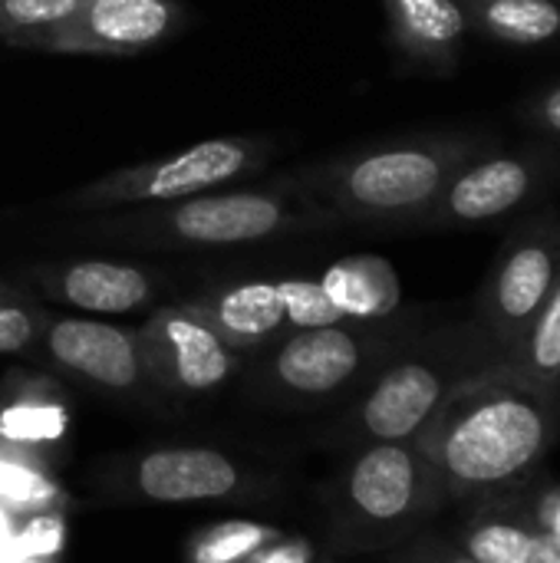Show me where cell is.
I'll use <instances>...</instances> for the list:
<instances>
[{"label": "cell", "mask_w": 560, "mask_h": 563, "mask_svg": "<svg viewBox=\"0 0 560 563\" xmlns=\"http://www.w3.org/2000/svg\"><path fill=\"white\" fill-rule=\"evenodd\" d=\"M139 343L149 383L178 396L215 393L228 386L241 366V353L215 333L191 300L155 310L139 327Z\"/></svg>", "instance_id": "cell-10"}, {"label": "cell", "mask_w": 560, "mask_h": 563, "mask_svg": "<svg viewBox=\"0 0 560 563\" xmlns=\"http://www.w3.org/2000/svg\"><path fill=\"white\" fill-rule=\"evenodd\" d=\"M469 515L455 534V544L475 563H525L535 544L531 482L512 492H498L465 505Z\"/></svg>", "instance_id": "cell-18"}, {"label": "cell", "mask_w": 560, "mask_h": 563, "mask_svg": "<svg viewBox=\"0 0 560 563\" xmlns=\"http://www.w3.org/2000/svg\"><path fill=\"white\" fill-rule=\"evenodd\" d=\"M320 287L347 320H386L399 313L403 287L396 267L380 254H350L320 274Z\"/></svg>", "instance_id": "cell-19"}, {"label": "cell", "mask_w": 560, "mask_h": 563, "mask_svg": "<svg viewBox=\"0 0 560 563\" xmlns=\"http://www.w3.org/2000/svg\"><path fill=\"white\" fill-rule=\"evenodd\" d=\"M498 369L538 389L560 393V280L521 333V340L505 353Z\"/></svg>", "instance_id": "cell-21"}, {"label": "cell", "mask_w": 560, "mask_h": 563, "mask_svg": "<svg viewBox=\"0 0 560 563\" xmlns=\"http://www.w3.org/2000/svg\"><path fill=\"white\" fill-rule=\"evenodd\" d=\"M521 119L545 139H558L560 142V82L535 92L525 106H521Z\"/></svg>", "instance_id": "cell-28"}, {"label": "cell", "mask_w": 560, "mask_h": 563, "mask_svg": "<svg viewBox=\"0 0 560 563\" xmlns=\"http://www.w3.org/2000/svg\"><path fill=\"white\" fill-rule=\"evenodd\" d=\"M36 350L56 369L109 393H132L149 383L139 330L132 327L46 313Z\"/></svg>", "instance_id": "cell-12"}, {"label": "cell", "mask_w": 560, "mask_h": 563, "mask_svg": "<svg viewBox=\"0 0 560 563\" xmlns=\"http://www.w3.org/2000/svg\"><path fill=\"white\" fill-rule=\"evenodd\" d=\"M558 439L560 393L495 366L449 399L422 432V449L446 505H472L535 482Z\"/></svg>", "instance_id": "cell-1"}, {"label": "cell", "mask_w": 560, "mask_h": 563, "mask_svg": "<svg viewBox=\"0 0 560 563\" xmlns=\"http://www.w3.org/2000/svg\"><path fill=\"white\" fill-rule=\"evenodd\" d=\"M13 563H59V558H43V554H20Z\"/></svg>", "instance_id": "cell-33"}, {"label": "cell", "mask_w": 560, "mask_h": 563, "mask_svg": "<svg viewBox=\"0 0 560 563\" xmlns=\"http://www.w3.org/2000/svg\"><path fill=\"white\" fill-rule=\"evenodd\" d=\"M73 426L69 402L56 379L10 373L0 386V449L30 455L43 465L66 445Z\"/></svg>", "instance_id": "cell-15"}, {"label": "cell", "mask_w": 560, "mask_h": 563, "mask_svg": "<svg viewBox=\"0 0 560 563\" xmlns=\"http://www.w3.org/2000/svg\"><path fill=\"white\" fill-rule=\"evenodd\" d=\"M442 508L446 498L422 439L360 445L340 478V525L363 548L396 544Z\"/></svg>", "instance_id": "cell-6"}, {"label": "cell", "mask_w": 560, "mask_h": 563, "mask_svg": "<svg viewBox=\"0 0 560 563\" xmlns=\"http://www.w3.org/2000/svg\"><path fill=\"white\" fill-rule=\"evenodd\" d=\"M399 563H475L455 541L449 538H422L416 541Z\"/></svg>", "instance_id": "cell-31"}, {"label": "cell", "mask_w": 560, "mask_h": 563, "mask_svg": "<svg viewBox=\"0 0 560 563\" xmlns=\"http://www.w3.org/2000/svg\"><path fill=\"white\" fill-rule=\"evenodd\" d=\"M495 366L498 360L472 320L416 330L360 386L343 432L353 445L422 439L449 399Z\"/></svg>", "instance_id": "cell-3"}, {"label": "cell", "mask_w": 560, "mask_h": 563, "mask_svg": "<svg viewBox=\"0 0 560 563\" xmlns=\"http://www.w3.org/2000/svg\"><path fill=\"white\" fill-rule=\"evenodd\" d=\"M66 505V492L56 475L20 452L0 449V508L20 518L56 515Z\"/></svg>", "instance_id": "cell-22"}, {"label": "cell", "mask_w": 560, "mask_h": 563, "mask_svg": "<svg viewBox=\"0 0 560 563\" xmlns=\"http://www.w3.org/2000/svg\"><path fill=\"white\" fill-rule=\"evenodd\" d=\"M469 30L508 46H545L560 36V0H459Z\"/></svg>", "instance_id": "cell-20"}, {"label": "cell", "mask_w": 560, "mask_h": 563, "mask_svg": "<svg viewBox=\"0 0 560 563\" xmlns=\"http://www.w3.org/2000/svg\"><path fill=\"white\" fill-rule=\"evenodd\" d=\"M531 515L538 531L560 538V482H531Z\"/></svg>", "instance_id": "cell-30"}, {"label": "cell", "mask_w": 560, "mask_h": 563, "mask_svg": "<svg viewBox=\"0 0 560 563\" xmlns=\"http://www.w3.org/2000/svg\"><path fill=\"white\" fill-rule=\"evenodd\" d=\"M185 23L178 0H83L59 26L26 49L63 56H139L172 40Z\"/></svg>", "instance_id": "cell-11"}, {"label": "cell", "mask_w": 560, "mask_h": 563, "mask_svg": "<svg viewBox=\"0 0 560 563\" xmlns=\"http://www.w3.org/2000/svg\"><path fill=\"white\" fill-rule=\"evenodd\" d=\"M554 181L558 158L551 148L525 145L508 152L492 145L452 175L426 218V228H479L531 211L554 188Z\"/></svg>", "instance_id": "cell-9"}, {"label": "cell", "mask_w": 560, "mask_h": 563, "mask_svg": "<svg viewBox=\"0 0 560 563\" xmlns=\"http://www.w3.org/2000/svg\"><path fill=\"white\" fill-rule=\"evenodd\" d=\"M492 145L482 132L399 135L310 165L294 185L340 224H426L452 175Z\"/></svg>", "instance_id": "cell-2"}, {"label": "cell", "mask_w": 560, "mask_h": 563, "mask_svg": "<svg viewBox=\"0 0 560 563\" xmlns=\"http://www.w3.org/2000/svg\"><path fill=\"white\" fill-rule=\"evenodd\" d=\"M234 353H257L277 343L287 330L277 280H234L191 300Z\"/></svg>", "instance_id": "cell-17"}, {"label": "cell", "mask_w": 560, "mask_h": 563, "mask_svg": "<svg viewBox=\"0 0 560 563\" xmlns=\"http://www.w3.org/2000/svg\"><path fill=\"white\" fill-rule=\"evenodd\" d=\"M317 561V548L310 538L300 534H284L277 541H271L267 548H261L257 554H251L244 563H314Z\"/></svg>", "instance_id": "cell-29"}, {"label": "cell", "mask_w": 560, "mask_h": 563, "mask_svg": "<svg viewBox=\"0 0 560 563\" xmlns=\"http://www.w3.org/2000/svg\"><path fill=\"white\" fill-rule=\"evenodd\" d=\"M327 228L340 221L297 185L218 188L102 221L106 234L149 247H238Z\"/></svg>", "instance_id": "cell-4"}, {"label": "cell", "mask_w": 560, "mask_h": 563, "mask_svg": "<svg viewBox=\"0 0 560 563\" xmlns=\"http://www.w3.org/2000/svg\"><path fill=\"white\" fill-rule=\"evenodd\" d=\"M525 563H560V538L548 534V531H535V544H531Z\"/></svg>", "instance_id": "cell-32"}, {"label": "cell", "mask_w": 560, "mask_h": 563, "mask_svg": "<svg viewBox=\"0 0 560 563\" xmlns=\"http://www.w3.org/2000/svg\"><path fill=\"white\" fill-rule=\"evenodd\" d=\"M63 548V515H36L17 538L20 554H43V558H59Z\"/></svg>", "instance_id": "cell-27"}, {"label": "cell", "mask_w": 560, "mask_h": 563, "mask_svg": "<svg viewBox=\"0 0 560 563\" xmlns=\"http://www.w3.org/2000/svg\"><path fill=\"white\" fill-rule=\"evenodd\" d=\"M271 142L257 135H218L165 158L139 162L116 168L102 178L79 185L66 195V208L73 211H112V208H145L168 205L191 195L218 191L238 178L254 175L267 165Z\"/></svg>", "instance_id": "cell-7"}, {"label": "cell", "mask_w": 560, "mask_h": 563, "mask_svg": "<svg viewBox=\"0 0 560 563\" xmlns=\"http://www.w3.org/2000/svg\"><path fill=\"white\" fill-rule=\"evenodd\" d=\"M560 280V211L531 208L502 241L479 294L472 323L502 363Z\"/></svg>", "instance_id": "cell-8"}, {"label": "cell", "mask_w": 560, "mask_h": 563, "mask_svg": "<svg viewBox=\"0 0 560 563\" xmlns=\"http://www.w3.org/2000/svg\"><path fill=\"white\" fill-rule=\"evenodd\" d=\"M277 294L284 303L287 330H317V327H333L343 323L347 317L333 307L320 280L310 277H284L277 280Z\"/></svg>", "instance_id": "cell-25"}, {"label": "cell", "mask_w": 560, "mask_h": 563, "mask_svg": "<svg viewBox=\"0 0 560 563\" xmlns=\"http://www.w3.org/2000/svg\"><path fill=\"white\" fill-rule=\"evenodd\" d=\"M36 287L53 297L56 303H66L83 313H135L152 303L155 297V277L125 261H106V257H79L63 264H43L33 271Z\"/></svg>", "instance_id": "cell-14"}, {"label": "cell", "mask_w": 560, "mask_h": 563, "mask_svg": "<svg viewBox=\"0 0 560 563\" xmlns=\"http://www.w3.org/2000/svg\"><path fill=\"white\" fill-rule=\"evenodd\" d=\"M416 320H343L290 330L267 353L261 386L294 402H327L370 383V376L416 333Z\"/></svg>", "instance_id": "cell-5"}, {"label": "cell", "mask_w": 560, "mask_h": 563, "mask_svg": "<svg viewBox=\"0 0 560 563\" xmlns=\"http://www.w3.org/2000/svg\"><path fill=\"white\" fill-rule=\"evenodd\" d=\"M277 538H284V531L264 521H244V518L218 521L188 541L185 563H244Z\"/></svg>", "instance_id": "cell-23"}, {"label": "cell", "mask_w": 560, "mask_h": 563, "mask_svg": "<svg viewBox=\"0 0 560 563\" xmlns=\"http://www.w3.org/2000/svg\"><path fill=\"white\" fill-rule=\"evenodd\" d=\"M129 485L139 498L162 505L221 501L244 488V472L224 452L182 445L139 455L132 462Z\"/></svg>", "instance_id": "cell-13"}, {"label": "cell", "mask_w": 560, "mask_h": 563, "mask_svg": "<svg viewBox=\"0 0 560 563\" xmlns=\"http://www.w3.org/2000/svg\"><path fill=\"white\" fill-rule=\"evenodd\" d=\"M393 46L416 66L449 76L462 63L469 16L459 0H383Z\"/></svg>", "instance_id": "cell-16"}, {"label": "cell", "mask_w": 560, "mask_h": 563, "mask_svg": "<svg viewBox=\"0 0 560 563\" xmlns=\"http://www.w3.org/2000/svg\"><path fill=\"white\" fill-rule=\"evenodd\" d=\"M46 313L0 284V356L30 353L40 343Z\"/></svg>", "instance_id": "cell-26"}, {"label": "cell", "mask_w": 560, "mask_h": 563, "mask_svg": "<svg viewBox=\"0 0 560 563\" xmlns=\"http://www.w3.org/2000/svg\"><path fill=\"white\" fill-rule=\"evenodd\" d=\"M83 0H0V40L26 49L36 36L59 26Z\"/></svg>", "instance_id": "cell-24"}]
</instances>
